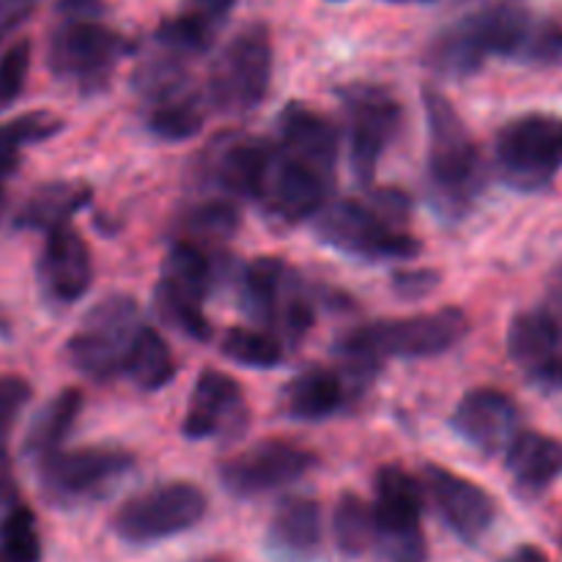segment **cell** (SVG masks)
Wrapping results in <instances>:
<instances>
[{
  "label": "cell",
  "mask_w": 562,
  "mask_h": 562,
  "mask_svg": "<svg viewBox=\"0 0 562 562\" xmlns=\"http://www.w3.org/2000/svg\"><path fill=\"white\" fill-rule=\"evenodd\" d=\"M333 181L335 179H327L318 170L296 162L294 157L274 146L272 162H269L256 201H261L263 209L280 223H302V220L316 217L327 206Z\"/></svg>",
  "instance_id": "cell-16"
},
{
  "label": "cell",
  "mask_w": 562,
  "mask_h": 562,
  "mask_svg": "<svg viewBox=\"0 0 562 562\" xmlns=\"http://www.w3.org/2000/svg\"><path fill=\"white\" fill-rule=\"evenodd\" d=\"M274 146L261 137L223 135L203 154L201 173L214 187L228 192L231 198H250L256 201L261 192L263 176L272 162Z\"/></svg>",
  "instance_id": "cell-20"
},
{
  "label": "cell",
  "mask_w": 562,
  "mask_h": 562,
  "mask_svg": "<svg viewBox=\"0 0 562 562\" xmlns=\"http://www.w3.org/2000/svg\"><path fill=\"white\" fill-rule=\"evenodd\" d=\"M272 69L274 49L269 27L263 22L241 27L214 60L209 77V102L223 113H250L267 99Z\"/></svg>",
  "instance_id": "cell-7"
},
{
  "label": "cell",
  "mask_w": 562,
  "mask_h": 562,
  "mask_svg": "<svg viewBox=\"0 0 562 562\" xmlns=\"http://www.w3.org/2000/svg\"><path fill=\"white\" fill-rule=\"evenodd\" d=\"M508 355L543 393H562V327L541 305L510 318Z\"/></svg>",
  "instance_id": "cell-17"
},
{
  "label": "cell",
  "mask_w": 562,
  "mask_h": 562,
  "mask_svg": "<svg viewBox=\"0 0 562 562\" xmlns=\"http://www.w3.org/2000/svg\"><path fill=\"white\" fill-rule=\"evenodd\" d=\"M439 285V272L434 269H401L393 274V291L401 300H423Z\"/></svg>",
  "instance_id": "cell-38"
},
{
  "label": "cell",
  "mask_w": 562,
  "mask_h": 562,
  "mask_svg": "<svg viewBox=\"0 0 562 562\" xmlns=\"http://www.w3.org/2000/svg\"><path fill=\"white\" fill-rule=\"evenodd\" d=\"M31 58L33 47L27 38L14 42L0 55V113L20 99L27 82V71H31Z\"/></svg>",
  "instance_id": "cell-36"
},
{
  "label": "cell",
  "mask_w": 562,
  "mask_h": 562,
  "mask_svg": "<svg viewBox=\"0 0 562 562\" xmlns=\"http://www.w3.org/2000/svg\"><path fill=\"white\" fill-rule=\"evenodd\" d=\"M316 467V456L283 439H263L252 448L241 450L220 467V483L228 494L239 499L261 497L291 486Z\"/></svg>",
  "instance_id": "cell-14"
},
{
  "label": "cell",
  "mask_w": 562,
  "mask_h": 562,
  "mask_svg": "<svg viewBox=\"0 0 562 562\" xmlns=\"http://www.w3.org/2000/svg\"><path fill=\"white\" fill-rule=\"evenodd\" d=\"M38 289L53 305H75L91 289L93 263L88 245L71 225L47 234L44 250L36 263Z\"/></svg>",
  "instance_id": "cell-21"
},
{
  "label": "cell",
  "mask_w": 562,
  "mask_h": 562,
  "mask_svg": "<svg viewBox=\"0 0 562 562\" xmlns=\"http://www.w3.org/2000/svg\"><path fill=\"white\" fill-rule=\"evenodd\" d=\"M349 401V382L327 368H311L291 379L280 395V406L291 420H327Z\"/></svg>",
  "instance_id": "cell-25"
},
{
  "label": "cell",
  "mask_w": 562,
  "mask_h": 562,
  "mask_svg": "<svg viewBox=\"0 0 562 562\" xmlns=\"http://www.w3.org/2000/svg\"><path fill=\"white\" fill-rule=\"evenodd\" d=\"M0 562H42L36 516L25 505H14L0 516Z\"/></svg>",
  "instance_id": "cell-35"
},
{
  "label": "cell",
  "mask_w": 562,
  "mask_h": 562,
  "mask_svg": "<svg viewBox=\"0 0 562 562\" xmlns=\"http://www.w3.org/2000/svg\"><path fill=\"white\" fill-rule=\"evenodd\" d=\"M291 269L280 258H256L239 278V302L241 311L258 324V327H274L278 318L280 296H283L285 278Z\"/></svg>",
  "instance_id": "cell-27"
},
{
  "label": "cell",
  "mask_w": 562,
  "mask_h": 562,
  "mask_svg": "<svg viewBox=\"0 0 562 562\" xmlns=\"http://www.w3.org/2000/svg\"><path fill=\"white\" fill-rule=\"evenodd\" d=\"M541 307L562 327V258L554 263L552 272H549L547 296H543Z\"/></svg>",
  "instance_id": "cell-41"
},
{
  "label": "cell",
  "mask_w": 562,
  "mask_h": 562,
  "mask_svg": "<svg viewBox=\"0 0 562 562\" xmlns=\"http://www.w3.org/2000/svg\"><path fill=\"white\" fill-rule=\"evenodd\" d=\"M390 3H431V0H390Z\"/></svg>",
  "instance_id": "cell-44"
},
{
  "label": "cell",
  "mask_w": 562,
  "mask_h": 562,
  "mask_svg": "<svg viewBox=\"0 0 562 562\" xmlns=\"http://www.w3.org/2000/svg\"><path fill=\"white\" fill-rule=\"evenodd\" d=\"M376 541L387 562H428L423 536V486L401 467H382L373 497Z\"/></svg>",
  "instance_id": "cell-12"
},
{
  "label": "cell",
  "mask_w": 562,
  "mask_h": 562,
  "mask_svg": "<svg viewBox=\"0 0 562 562\" xmlns=\"http://www.w3.org/2000/svg\"><path fill=\"white\" fill-rule=\"evenodd\" d=\"M64 130V119L53 110H31L16 119L0 124V187L20 165V154L25 146L55 137Z\"/></svg>",
  "instance_id": "cell-32"
},
{
  "label": "cell",
  "mask_w": 562,
  "mask_h": 562,
  "mask_svg": "<svg viewBox=\"0 0 562 562\" xmlns=\"http://www.w3.org/2000/svg\"><path fill=\"white\" fill-rule=\"evenodd\" d=\"M217 261L220 256H209L187 241H173L162 261L157 283L159 316L195 340L212 338L203 302L217 283Z\"/></svg>",
  "instance_id": "cell-10"
},
{
  "label": "cell",
  "mask_w": 562,
  "mask_h": 562,
  "mask_svg": "<svg viewBox=\"0 0 562 562\" xmlns=\"http://www.w3.org/2000/svg\"><path fill=\"white\" fill-rule=\"evenodd\" d=\"M203 121H206V104L195 88L159 99L146 108L148 132L168 143H181L192 137L195 132H201Z\"/></svg>",
  "instance_id": "cell-31"
},
{
  "label": "cell",
  "mask_w": 562,
  "mask_h": 562,
  "mask_svg": "<svg viewBox=\"0 0 562 562\" xmlns=\"http://www.w3.org/2000/svg\"><path fill=\"white\" fill-rule=\"evenodd\" d=\"M16 505V483H14V470H11V461L5 448L0 445V510H9Z\"/></svg>",
  "instance_id": "cell-42"
},
{
  "label": "cell",
  "mask_w": 562,
  "mask_h": 562,
  "mask_svg": "<svg viewBox=\"0 0 562 562\" xmlns=\"http://www.w3.org/2000/svg\"><path fill=\"white\" fill-rule=\"evenodd\" d=\"M121 373L135 387H140L143 393H157V390H162L176 376V362L173 355H170V346L165 344V338L157 329H140V335L132 344L130 355H126L124 371Z\"/></svg>",
  "instance_id": "cell-30"
},
{
  "label": "cell",
  "mask_w": 562,
  "mask_h": 562,
  "mask_svg": "<svg viewBox=\"0 0 562 562\" xmlns=\"http://www.w3.org/2000/svg\"><path fill=\"white\" fill-rule=\"evenodd\" d=\"M420 486L437 508L439 519L456 532V538L470 547L481 543L497 521V503L492 494L477 483L467 481L464 475H456L445 467L426 464Z\"/></svg>",
  "instance_id": "cell-15"
},
{
  "label": "cell",
  "mask_w": 562,
  "mask_h": 562,
  "mask_svg": "<svg viewBox=\"0 0 562 562\" xmlns=\"http://www.w3.org/2000/svg\"><path fill=\"white\" fill-rule=\"evenodd\" d=\"M82 404H86L82 393L75 387L60 390L55 398H49L38 409V415L33 417L31 428H27L25 453L33 456V459H44V456L60 450V445H64V439L69 437L77 417H80Z\"/></svg>",
  "instance_id": "cell-29"
},
{
  "label": "cell",
  "mask_w": 562,
  "mask_h": 562,
  "mask_svg": "<svg viewBox=\"0 0 562 562\" xmlns=\"http://www.w3.org/2000/svg\"><path fill=\"white\" fill-rule=\"evenodd\" d=\"M335 543L346 558H362L376 541V525H373V508L355 492L340 494L333 516Z\"/></svg>",
  "instance_id": "cell-33"
},
{
  "label": "cell",
  "mask_w": 562,
  "mask_h": 562,
  "mask_svg": "<svg viewBox=\"0 0 562 562\" xmlns=\"http://www.w3.org/2000/svg\"><path fill=\"white\" fill-rule=\"evenodd\" d=\"M450 428L477 453L499 456L521 431L519 404L503 390L475 387L453 409Z\"/></svg>",
  "instance_id": "cell-18"
},
{
  "label": "cell",
  "mask_w": 562,
  "mask_h": 562,
  "mask_svg": "<svg viewBox=\"0 0 562 562\" xmlns=\"http://www.w3.org/2000/svg\"><path fill=\"white\" fill-rule=\"evenodd\" d=\"M3 206H5V192L3 187H0V214H3Z\"/></svg>",
  "instance_id": "cell-45"
},
{
  "label": "cell",
  "mask_w": 562,
  "mask_h": 562,
  "mask_svg": "<svg viewBox=\"0 0 562 562\" xmlns=\"http://www.w3.org/2000/svg\"><path fill=\"white\" fill-rule=\"evenodd\" d=\"M33 390L25 379L20 376H0V445L9 439L16 417L31 401Z\"/></svg>",
  "instance_id": "cell-37"
},
{
  "label": "cell",
  "mask_w": 562,
  "mask_h": 562,
  "mask_svg": "<svg viewBox=\"0 0 562 562\" xmlns=\"http://www.w3.org/2000/svg\"><path fill=\"white\" fill-rule=\"evenodd\" d=\"M220 351L231 362L245 368H278L283 362V344L269 329L234 327L220 340Z\"/></svg>",
  "instance_id": "cell-34"
},
{
  "label": "cell",
  "mask_w": 562,
  "mask_h": 562,
  "mask_svg": "<svg viewBox=\"0 0 562 562\" xmlns=\"http://www.w3.org/2000/svg\"><path fill=\"white\" fill-rule=\"evenodd\" d=\"M409 198L398 190H379L366 201L327 203L316 214V234L324 245L362 261H406L423 245L406 231Z\"/></svg>",
  "instance_id": "cell-2"
},
{
  "label": "cell",
  "mask_w": 562,
  "mask_h": 562,
  "mask_svg": "<svg viewBox=\"0 0 562 562\" xmlns=\"http://www.w3.org/2000/svg\"><path fill=\"white\" fill-rule=\"evenodd\" d=\"M38 0H0V44L14 27H20L33 14Z\"/></svg>",
  "instance_id": "cell-39"
},
{
  "label": "cell",
  "mask_w": 562,
  "mask_h": 562,
  "mask_svg": "<svg viewBox=\"0 0 562 562\" xmlns=\"http://www.w3.org/2000/svg\"><path fill=\"white\" fill-rule=\"evenodd\" d=\"M209 499L192 483H162L126 499L113 516L115 536L132 547H151L192 530L206 516Z\"/></svg>",
  "instance_id": "cell-11"
},
{
  "label": "cell",
  "mask_w": 562,
  "mask_h": 562,
  "mask_svg": "<svg viewBox=\"0 0 562 562\" xmlns=\"http://www.w3.org/2000/svg\"><path fill=\"white\" fill-rule=\"evenodd\" d=\"M538 20L514 0H499L445 27L428 47V66L445 77L475 75L492 55L527 58Z\"/></svg>",
  "instance_id": "cell-4"
},
{
  "label": "cell",
  "mask_w": 562,
  "mask_h": 562,
  "mask_svg": "<svg viewBox=\"0 0 562 562\" xmlns=\"http://www.w3.org/2000/svg\"><path fill=\"white\" fill-rule=\"evenodd\" d=\"M428 126V187L431 203L445 220H461L472 212L486 187V165L470 126L448 97L423 88Z\"/></svg>",
  "instance_id": "cell-1"
},
{
  "label": "cell",
  "mask_w": 562,
  "mask_h": 562,
  "mask_svg": "<svg viewBox=\"0 0 562 562\" xmlns=\"http://www.w3.org/2000/svg\"><path fill=\"white\" fill-rule=\"evenodd\" d=\"M91 203V187L86 181H47L27 195L16 212L14 225L22 231H53L71 225V217Z\"/></svg>",
  "instance_id": "cell-26"
},
{
  "label": "cell",
  "mask_w": 562,
  "mask_h": 562,
  "mask_svg": "<svg viewBox=\"0 0 562 562\" xmlns=\"http://www.w3.org/2000/svg\"><path fill=\"white\" fill-rule=\"evenodd\" d=\"M135 467L126 450L110 445L55 450L38 459V486L53 505H82L104 497Z\"/></svg>",
  "instance_id": "cell-8"
},
{
  "label": "cell",
  "mask_w": 562,
  "mask_h": 562,
  "mask_svg": "<svg viewBox=\"0 0 562 562\" xmlns=\"http://www.w3.org/2000/svg\"><path fill=\"white\" fill-rule=\"evenodd\" d=\"M340 102L349 124V168L360 184H371L384 151L401 126V104L382 86H346Z\"/></svg>",
  "instance_id": "cell-13"
},
{
  "label": "cell",
  "mask_w": 562,
  "mask_h": 562,
  "mask_svg": "<svg viewBox=\"0 0 562 562\" xmlns=\"http://www.w3.org/2000/svg\"><path fill=\"white\" fill-rule=\"evenodd\" d=\"M203 562H225V560H203Z\"/></svg>",
  "instance_id": "cell-46"
},
{
  "label": "cell",
  "mask_w": 562,
  "mask_h": 562,
  "mask_svg": "<svg viewBox=\"0 0 562 562\" xmlns=\"http://www.w3.org/2000/svg\"><path fill=\"white\" fill-rule=\"evenodd\" d=\"M126 49V38L102 22L66 20L49 38L47 64L58 80L71 82L80 93H97L108 88Z\"/></svg>",
  "instance_id": "cell-9"
},
{
  "label": "cell",
  "mask_w": 562,
  "mask_h": 562,
  "mask_svg": "<svg viewBox=\"0 0 562 562\" xmlns=\"http://www.w3.org/2000/svg\"><path fill=\"white\" fill-rule=\"evenodd\" d=\"M239 228V209L228 198H212V201L195 203L187 209L179 220L181 239L209 256H220V245L228 241Z\"/></svg>",
  "instance_id": "cell-28"
},
{
  "label": "cell",
  "mask_w": 562,
  "mask_h": 562,
  "mask_svg": "<svg viewBox=\"0 0 562 562\" xmlns=\"http://www.w3.org/2000/svg\"><path fill=\"white\" fill-rule=\"evenodd\" d=\"M324 541L322 508L311 497H289L267 527V552L278 562H311Z\"/></svg>",
  "instance_id": "cell-23"
},
{
  "label": "cell",
  "mask_w": 562,
  "mask_h": 562,
  "mask_svg": "<svg viewBox=\"0 0 562 562\" xmlns=\"http://www.w3.org/2000/svg\"><path fill=\"white\" fill-rule=\"evenodd\" d=\"M234 3H236V0H187L184 11H187V14L201 16V20H206L209 25L223 27V22L228 20Z\"/></svg>",
  "instance_id": "cell-40"
},
{
  "label": "cell",
  "mask_w": 562,
  "mask_h": 562,
  "mask_svg": "<svg viewBox=\"0 0 562 562\" xmlns=\"http://www.w3.org/2000/svg\"><path fill=\"white\" fill-rule=\"evenodd\" d=\"M278 126L280 151L294 157L296 162L307 165V168L318 170L327 179H335V168H338V135H335V126L324 115H318L307 104L291 102L280 113Z\"/></svg>",
  "instance_id": "cell-22"
},
{
  "label": "cell",
  "mask_w": 562,
  "mask_h": 562,
  "mask_svg": "<svg viewBox=\"0 0 562 562\" xmlns=\"http://www.w3.org/2000/svg\"><path fill=\"white\" fill-rule=\"evenodd\" d=\"M494 165L505 187L543 192L562 173V115L525 113L510 119L494 137Z\"/></svg>",
  "instance_id": "cell-5"
},
{
  "label": "cell",
  "mask_w": 562,
  "mask_h": 562,
  "mask_svg": "<svg viewBox=\"0 0 562 562\" xmlns=\"http://www.w3.org/2000/svg\"><path fill=\"white\" fill-rule=\"evenodd\" d=\"M505 467L521 497H541L562 475V442L549 434L521 428L505 450Z\"/></svg>",
  "instance_id": "cell-24"
},
{
  "label": "cell",
  "mask_w": 562,
  "mask_h": 562,
  "mask_svg": "<svg viewBox=\"0 0 562 562\" xmlns=\"http://www.w3.org/2000/svg\"><path fill=\"white\" fill-rule=\"evenodd\" d=\"M140 329V307L132 296H104L82 316L80 327L66 344V360L93 382L119 376Z\"/></svg>",
  "instance_id": "cell-6"
},
{
  "label": "cell",
  "mask_w": 562,
  "mask_h": 562,
  "mask_svg": "<svg viewBox=\"0 0 562 562\" xmlns=\"http://www.w3.org/2000/svg\"><path fill=\"white\" fill-rule=\"evenodd\" d=\"M505 562H549V558L543 549L532 547V543H521V547H516L514 552L508 554V560Z\"/></svg>",
  "instance_id": "cell-43"
},
{
  "label": "cell",
  "mask_w": 562,
  "mask_h": 562,
  "mask_svg": "<svg viewBox=\"0 0 562 562\" xmlns=\"http://www.w3.org/2000/svg\"><path fill=\"white\" fill-rule=\"evenodd\" d=\"M247 426V404L236 379L220 371H203L192 387L184 415L187 439L239 437Z\"/></svg>",
  "instance_id": "cell-19"
},
{
  "label": "cell",
  "mask_w": 562,
  "mask_h": 562,
  "mask_svg": "<svg viewBox=\"0 0 562 562\" xmlns=\"http://www.w3.org/2000/svg\"><path fill=\"white\" fill-rule=\"evenodd\" d=\"M470 333V322L459 307H439L417 316L387 318L346 335L338 346L346 376L366 384L387 357L426 360L456 349Z\"/></svg>",
  "instance_id": "cell-3"
}]
</instances>
